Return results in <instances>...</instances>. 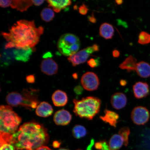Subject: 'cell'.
<instances>
[{
	"instance_id": "cb8c5ba5",
	"label": "cell",
	"mask_w": 150,
	"mask_h": 150,
	"mask_svg": "<svg viewBox=\"0 0 150 150\" xmlns=\"http://www.w3.org/2000/svg\"><path fill=\"white\" fill-rule=\"evenodd\" d=\"M72 134L75 138L79 139L85 137L87 134V130L84 126L80 125H76L73 127Z\"/></svg>"
},
{
	"instance_id": "74e56055",
	"label": "cell",
	"mask_w": 150,
	"mask_h": 150,
	"mask_svg": "<svg viewBox=\"0 0 150 150\" xmlns=\"http://www.w3.org/2000/svg\"><path fill=\"white\" fill-rule=\"evenodd\" d=\"M36 150H52L49 148L47 146H43L40 147L38 148Z\"/></svg>"
},
{
	"instance_id": "d4e9b609",
	"label": "cell",
	"mask_w": 150,
	"mask_h": 150,
	"mask_svg": "<svg viewBox=\"0 0 150 150\" xmlns=\"http://www.w3.org/2000/svg\"><path fill=\"white\" fill-rule=\"evenodd\" d=\"M40 16L42 19L44 21L49 22L53 20L55 16V14L51 8H46L42 11Z\"/></svg>"
},
{
	"instance_id": "ffe728a7",
	"label": "cell",
	"mask_w": 150,
	"mask_h": 150,
	"mask_svg": "<svg viewBox=\"0 0 150 150\" xmlns=\"http://www.w3.org/2000/svg\"><path fill=\"white\" fill-rule=\"evenodd\" d=\"M114 31L112 25L107 23L102 24L99 29V34L100 36L106 39H112L114 35Z\"/></svg>"
},
{
	"instance_id": "60d3db41",
	"label": "cell",
	"mask_w": 150,
	"mask_h": 150,
	"mask_svg": "<svg viewBox=\"0 0 150 150\" xmlns=\"http://www.w3.org/2000/svg\"><path fill=\"white\" fill-rule=\"evenodd\" d=\"M116 3H117L118 5H121L123 3V1H121V0H120V1H119V0H117V1H115Z\"/></svg>"
},
{
	"instance_id": "1f68e13d",
	"label": "cell",
	"mask_w": 150,
	"mask_h": 150,
	"mask_svg": "<svg viewBox=\"0 0 150 150\" xmlns=\"http://www.w3.org/2000/svg\"><path fill=\"white\" fill-rule=\"evenodd\" d=\"M83 89L81 86H78L75 87L74 89V91L76 94L79 95L81 94L83 92Z\"/></svg>"
},
{
	"instance_id": "2e32d148",
	"label": "cell",
	"mask_w": 150,
	"mask_h": 150,
	"mask_svg": "<svg viewBox=\"0 0 150 150\" xmlns=\"http://www.w3.org/2000/svg\"><path fill=\"white\" fill-rule=\"evenodd\" d=\"M53 112L52 106L45 102H41L37 106L35 113L39 117H46L51 115Z\"/></svg>"
},
{
	"instance_id": "52a82bcc",
	"label": "cell",
	"mask_w": 150,
	"mask_h": 150,
	"mask_svg": "<svg viewBox=\"0 0 150 150\" xmlns=\"http://www.w3.org/2000/svg\"><path fill=\"white\" fill-rule=\"evenodd\" d=\"M99 46L96 44L88 47L79 52H78L68 58V60L73 66L85 63L88 59L89 56L93 52L99 51Z\"/></svg>"
},
{
	"instance_id": "5b68a950",
	"label": "cell",
	"mask_w": 150,
	"mask_h": 150,
	"mask_svg": "<svg viewBox=\"0 0 150 150\" xmlns=\"http://www.w3.org/2000/svg\"><path fill=\"white\" fill-rule=\"evenodd\" d=\"M21 118L10 106L1 105L0 108L1 134L12 135L18 130Z\"/></svg>"
},
{
	"instance_id": "e575fe53",
	"label": "cell",
	"mask_w": 150,
	"mask_h": 150,
	"mask_svg": "<svg viewBox=\"0 0 150 150\" xmlns=\"http://www.w3.org/2000/svg\"><path fill=\"white\" fill-rule=\"evenodd\" d=\"M89 21L91 23H95L96 22V19L94 16L93 14L91 15V16H89L88 17Z\"/></svg>"
},
{
	"instance_id": "836d02e7",
	"label": "cell",
	"mask_w": 150,
	"mask_h": 150,
	"mask_svg": "<svg viewBox=\"0 0 150 150\" xmlns=\"http://www.w3.org/2000/svg\"><path fill=\"white\" fill-rule=\"evenodd\" d=\"M95 147L96 149L99 150H101L102 149V144L101 141L97 142L95 144Z\"/></svg>"
},
{
	"instance_id": "277c9868",
	"label": "cell",
	"mask_w": 150,
	"mask_h": 150,
	"mask_svg": "<svg viewBox=\"0 0 150 150\" xmlns=\"http://www.w3.org/2000/svg\"><path fill=\"white\" fill-rule=\"evenodd\" d=\"M74 112L76 116L91 120L99 113L101 101L97 97L88 96L81 100L74 99Z\"/></svg>"
},
{
	"instance_id": "d590c367",
	"label": "cell",
	"mask_w": 150,
	"mask_h": 150,
	"mask_svg": "<svg viewBox=\"0 0 150 150\" xmlns=\"http://www.w3.org/2000/svg\"><path fill=\"white\" fill-rule=\"evenodd\" d=\"M33 4L35 6H39L42 4L44 1H32Z\"/></svg>"
},
{
	"instance_id": "8d00e7d4",
	"label": "cell",
	"mask_w": 150,
	"mask_h": 150,
	"mask_svg": "<svg viewBox=\"0 0 150 150\" xmlns=\"http://www.w3.org/2000/svg\"><path fill=\"white\" fill-rule=\"evenodd\" d=\"M120 55V52L119 50H114L112 52V55L114 57L117 58L119 57Z\"/></svg>"
},
{
	"instance_id": "d6986e66",
	"label": "cell",
	"mask_w": 150,
	"mask_h": 150,
	"mask_svg": "<svg viewBox=\"0 0 150 150\" xmlns=\"http://www.w3.org/2000/svg\"><path fill=\"white\" fill-rule=\"evenodd\" d=\"M136 71L141 77L146 78L150 76V65L146 62L142 61L137 64Z\"/></svg>"
},
{
	"instance_id": "f35d334b",
	"label": "cell",
	"mask_w": 150,
	"mask_h": 150,
	"mask_svg": "<svg viewBox=\"0 0 150 150\" xmlns=\"http://www.w3.org/2000/svg\"><path fill=\"white\" fill-rule=\"evenodd\" d=\"M127 82L126 80H121L120 81V84L122 86H125L126 85Z\"/></svg>"
},
{
	"instance_id": "7c38bea8",
	"label": "cell",
	"mask_w": 150,
	"mask_h": 150,
	"mask_svg": "<svg viewBox=\"0 0 150 150\" xmlns=\"http://www.w3.org/2000/svg\"><path fill=\"white\" fill-rule=\"evenodd\" d=\"M133 90L135 97L140 99L147 97L149 94V86L145 82H138L133 86Z\"/></svg>"
},
{
	"instance_id": "f1b7e54d",
	"label": "cell",
	"mask_w": 150,
	"mask_h": 150,
	"mask_svg": "<svg viewBox=\"0 0 150 150\" xmlns=\"http://www.w3.org/2000/svg\"><path fill=\"white\" fill-rule=\"evenodd\" d=\"M15 148L13 146L9 144H4L1 145L0 150H14Z\"/></svg>"
},
{
	"instance_id": "83f0119b",
	"label": "cell",
	"mask_w": 150,
	"mask_h": 150,
	"mask_svg": "<svg viewBox=\"0 0 150 150\" xmlns=\"http://www.w3.org/2000/svg\"><path fill=\"white\" fill-rule=\"evenodd\" d=\"M88 65L92 68H94L100 65V61L98 59H91L87 62Z\"/></svg>"
},
{
	"instance_id": "4dcf8cb0",
	"label": "cell",
	"mask_w": 150,
	"mask_h": 150,
	"mask_svg": "<svg viewBox=\"0 0 150 150\" xmlns=\"http://www.w3.org/2000/svg\"><path fill=\"white\" fill-rule=\"evenodd\" d=\"M12 1H0V6L4 8L8 7L11 5Z\"/></svg>"
},
{
	"instance_id": "30bf717a",
	"label": "cell",
	"mask_w": 150,
	"mask_h": 150,
	"mask_svg": "<svg viewBox=\"0 0 150 150\" xmlns=\"http://www.w3.org/2000/svg\"><path fill=\"white\" fill-rule=\"evenodd\" d=\"M40 69L42 72L45 74L52 76L57 74L58 66L53 59L50 58H47L42 61Z\"/></svg>"
},
{
	"instance_id": "e0dca14e",
	"label": "cell",
	"mask_w": 150,
	"mask_h": 150,
	"mask_svg": "<svg viewBox=\"0 0 150 150\" xmlns=\"http://www.w3.org/2000/svg\"><path fill=\"white\" fill-rule=\"evenodd\" d=\"M33 50V48L28 49L15 48L13 51L15 59L18 61L27 62L29 59Z\"/></svg>"
},
{
	"instance_id": "7bdbcfd3",
	"label": "cell",
	"mask_w": 150,
	"mask_h": 150,
	"mask_svg": "<svg viewBox=\"0 0 150 150\" xmlns=\"http://www.w3.org/2000/svg\"><path fill=\"white\" fill-rule=\"evenodd\" d=\"M76 150H82V149H78Z\"/></svg>"
},
{
	"instance_id": "7a4b0ae2",
	"label": "cell",
	"mask_w": 150,
	"mask_h": 150,
	"mask_svg": "<svg viewBox=\"0 0 150 150\" xmlns=\"http://www.w3.org/2000/svg\"><path fill=\"white\" fill-rule=\"evenodd\" d=\"M47 131L34 121L24 123L12 134L10 144L16 150H36L47 142Z\"/></svg>"
},
{
	"instance_id": "f546056e",
	"label": "cell",
	"mask_w": 150,
	"mask_h": 150,
	"mask_svg": "<svg viewBox=\"0 0 150 150\" xmlns=\"http://www.w3.org/2000/svg\"><path fill=\"white\" fill-rule=\"evenodd\" d=\"M79 12L80 14L83 15H85L87 14L89 9L88 8L87 6L85 4H83L79 7Z\"/></svg>"
},
{
	"instance_id": "d6a6232c",
	"label": "cell",
	"mask_w": 150,
	"mask_h": 150,
	"mask_svg": "<svg viewBox=\"0 0 150 150\" xmlns=\"http://www.w3.org/2000/svg\"><path fill=\"white\" fill-rule=\"evenodd\" d=\"M26 80L28 83H33L35 81V78L33 75H29L27 76Z\"/></svg>"
},
{
	"instance_id": "9a60e30c",
	"label": "cell",
	"mask_w": 150,
	"mask_h": 150,
	"mask_svg": "<svg viewBox=\"0 0 150 150\" xmlns=\"http://www.w3.org/2000/svg\"><path fill=\"white\" fill-rule=\"evenodd\" d=\"M52 100L55 106L62 107L67 104L68 102V97L65 92L58 90L52 94Z\"/></svg>"
},
{
	"instance_id": "8992f818",
	"label": "cell",
	"mask_w": 150,
	"mask_h": 150,
	"mask_svg": "<svg viewBox=\"0 0 150 150\" xmlns=\"http://www.w3.org/2000/svg\"><path fill=\"white\" fill-rule=\"evenodd\" d=\"M80 46L79 38L71 33L62 35L57 43V48L59 52L63 55L69 57L78 52Z\"/></svg>"
},
{
	"instance_id": "603a6c76",
	"label": "cell",
	"mask_w": 150,
	"mask_h": 150,
	"mask_svg": "<svg viewBox=\"0 0 150 150\" xmlns=\"http://www.w3.org/2000/svg\"><path fill=\"white\" fill-rule=\"evenodd\" d=\"M33 4L32 1H13L10 6L12 8L23 12L27 11Z\"/></svg>"
},
{
	"instance_id": "ab89813d",
	"label": "cell",
	"mask_w": 150,
	"mask_h": 150,
	"mask_svg": "<svg viewBox=\"0 0 150 150\" xmlns=\"http://www.w3.org/2000/svg\"><path fill=\"white\" fill-rule=\"evenodd\" d=\"M53 146L54 148H57L59 147L60 144L59 142L57 141H55L53 142Z\"/></svg>"
},
{
	"instance_id": "5bb4252c",
	"label": "cell",
	"mask_w": 150,
	"mask_h": 150,
	"mask_svg": "<svg viewBox=\"0 0 150 150\" xmlns=\"http://www.w3.org/2000/svg\"><path fill=\"white\" fill-rule=\"evenodd\" d=\"M99 118L104 122L116 127L119 119V115L116 112L106 109L104 110V115L100 116Z\"/></svg>"
},
{
	"instance_id": "484cf974",
	"label": "cell",
	"mask_w": 150,
	"mask_h": 150,
	"mask_svg": "<svg viewBox=\"0 0 150 150\" xmlns=\"http://www.w3.org/2000/svg\"><path fill=\"white\" fill-rule=\"evenodd\" d=\"M130 133L129 127H122L119 131V134L123 138L124 140V145L127 146L129 144V137Z\"/></svg>"
},
{
	"instance_id": "8fae6325",
	"label": "cell",
	"mask_w": 150,
	"mask_h": 150,
	"mask_svg": "<svg viewBox=\"0 0 150 150\" xmlns=\"http://www.w3.org/2000/svg\"><path fill=\"white\" fill-rule=\"evenodd\" d=\"M70 112L65 110H61L56 112L54 116V121L58 125L64 126L68 125L72 120Z\"/></svg>"
},
{
	"instance_id": "6da1fadb",
	"label": "cell",
	"mask_w": 150,
	"mask_h": 150,
	"mask_svg": "<svg viewBox=\"0 0 150 150\" xmlns=\"http://www.w3.org/2000/svg\"><path fill=\"white\" fill-rule=\"evenodd\" d=\"M42 26L36 27L34 21L21 20L15 23L8 32H2L1 35L7 43L6 49L33 48L39 42L43 32Z\"/></svg>"
},
{
	"instance_id": "ba28073f",
	"label": "cell",
	"mask_w": 150,
	"mask_h": 150,
	"mask_svg": "<svg viewBox=\"0 0 150 150\" xmlns=\"http://www.w3.org/2000/svg\"><path fill=\"white\" fill-rule=\"evenodd\" d=\"M150 113L147 109L138 106L134 108L131 113V118L135 124L144 125L149 121Z\"/></svg>"
},
{
	"instance_id": "3957f363",
	"label": "cell",
	"mask_w": 150,
	"mask_h": 150,
	"mask_svg": "<svg viewBox=\"0 0 150 150\" xmlns=\"http://www.w3.org/2000/svg\"><path fill=\"white\" fill-rule=\"evenodd\" d=\"M37 90L24 89L20 93L12 92L6 97V101L9 106H22L31 110L36 108L39 101Z\"/></svg>"
},
{
	"instance_id": "b9f144b4",
	"label": "cell",
	"mask_w": 150,
	"mask_h": 150,
	"mask_svg": "<svg viewBox=\"0 0 150 150\" xmlns=\"http://www.w3.org/2000/svg\"><path fill=\"white\" fill-rule=\"evenodd\" d=\"M59 150H69V149H59Z\"/></svg>"
},
{
	"instance_id": "9c48e42d",
	"label": "cell",
	"mask_w": 150,
	"mask_h": 150,
	"mask_svg": "<svg viewBox=\"0 0 150 150\" xmlns=\"http://www.w3.org/2000/svg\"><path fill=\"white\" fill-rule=\"evenodd\" d=\"M81 83L84 89L88 91H93L98 88L99 80L97 75L93 72H87L83 75Z\"/></svg>"
},
{
	"instance_id": "4fadbf2b",
	"label": "cell",
	"mask_w": 150,
	"mask_h": 150,
	"mask_svg": "<svg viewBox=\"0 0 150 150\" xmlns=\"http://www.w3.org/2000/svg\"><path fill=\"white\" fill-rule=\"evenodd\" d=\"M110 103L112 106L115 109H121L126 106L127 103V97L123 93H116L112 96Z\"/></svg>"
},
{
	"instance_id": "44dd1931",
	"label": "cell",
	"mask_w": 150,
	"mask_h": 150,
	"mask_svg": "<svg viewBox=\"0 0 150 150\" xmlns=\"http://www.w3.org/2000/svg\"><path fill=\"white\" fill-rule=\"evenodd\" d=\"M124 140L119 134L112 135L109 141L108 146L110 150H118L124 145Z\"/></svg>"
},
{
	"instance_id": "7402d4cb",
	"label": "cell",
	"mask_w": 150,
	"mask_h": 150,
	"mask_svg": "<svg viewBox=\"0 0 150 150\" xmlns=\"http://www.w3.org/2000/svg\"><path fill=\"white\" fill-rule=\"evenodd\" d=\"M137 64L136 59L130 55L120 65L119 67L122 70H127V72H130L136 70Z\"/></svg>"
},
{
	"instance_id": "ac0fdd59",
	"label": "cell",
	"mask_w": 150,
	"mask_h": 150,
	"mask_svg": "<svg viewBox=\"0 0 150 150\" xmlns=\"http://www.w3.org/2000/svg\"><path fill=\"white\" fill-rule=\"evenodd\" d=\"M49 4V6L53 8V11L59 13L62 9H64L70 6L72 2L70 0H61V1H52L49 0L47 1Z\"/></svg>"
},
{
	"instance_id": "4316f807",
	"label": "cell",
	"mask_w": 150,
	"mask_h": 150,
	"mask_svg": "<svg viewBox=\"0 0 150 150\" xmlns=\"http://www.w3.org/2000/svg\"><path fill=\"white\" fill-rule=\"evenodd\" d=\"M138 42L139 44L144 45L150 43V34L145 31H142L139 35Z\"/></svg>"
}]
</instances>
